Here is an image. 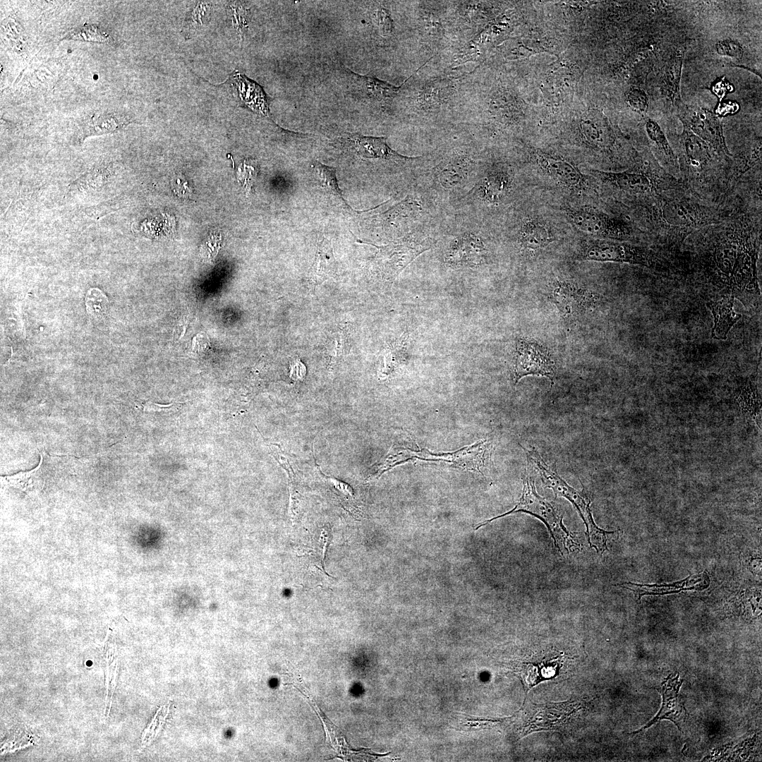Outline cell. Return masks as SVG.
I'll return each mask as SVG.
<instances>
[{
    "mask_svg": "<svg viewBox=\"0 0 762 762\" xmlns=\"http://www.w3.org/2000/svg\"><path fill=\"white\" fill-rule=\"evenodd\" d=\"M579 257L583 260L628 263L648 268L665 267L664 260L649 248L621 241H591L582 247Z\"/></svg>",
    "mask_w": 762,
    "mask_h": 762,
    "instance_id": "cell-6",
    "label": "cell"
},
{
    "mask_svg": "<svg viewBox=\"0 0 762 762\" xmlns=\"http://www.w3.org/2000/svg\"><path fill=\"white\" fill-rule=\"evenodd\" d=\"M85 303L90 315L99 317L105 314L109 303L107 298L100 290L91 289L87 292Z\"/></svg>",
    "mask_w": 762,
    "mask_h": 762,
    "instance_id": "cell-32",
    "label": "cell"
},
{
    "mask_svg": "<svg viewBox=\"0 0 762 762\" xmlns=\"http://www.w3.org/2000/svg\"><path fill=\"white\" fill-rule=\"evenodd\" d=\"M626 99L629 107L640 114H645L648 108V99L641 89L632 88L627 93Z\"/></svg>",
    "mask_w": 762,
    "mask_h": 762,
    "instance_id": "cell-34",
    "label": "cell"
},
{
    "mask_svg": "<svg viewBox=\"0 0 762 762\" xmlns=\"http://www.w3.org/2000/svg\"><path fill=\"white\" fill-rule=\"evenodd\" d=\"M356 86L368 99L389 103L398 94L400 87L394 86L375 78L360 75L350 71Z\"/></svg>",
    "mask_w": 762,
    "mask_h": 762,
    "instance_id": "cell-21",
    "label": "cell"
},
{
    "mask_svg": "<svg viewBox=\"0 0 762 762\" xmlns=\"http://www.w3.org/2000/svg\"><path fill=\"white\" fill-rule=\"evenodd\" d=\"M430 241L414 236H406L384 246L380 250L378 259L382 262L384 272L395 278L418 256L430 248Z\"/></svg>",
    "mask_w": 762,
    "mask_h": 762,
    "instance_id": "cell-10",
    "label": "cell"
},
{
    "mask_svg": "<svg viewBox=\"0 0 762 762\" xmlns=\"http://www.w3.org/2000/svg\"><path fill=\"white\" fill-rule=\"evenodd\" d=\"M682 682V680L679 679V675H677L676 677L671 675L662 682L660 693L663 697V703L660 710L644 727L633 733L650 727L658 721L663 719L671 720L680 731L682 730V726L687 718V712L681 698L679 697V690Z\"/></svg>",
    "mask_w": 762,
    "mask_h": 762,
    "instance_id": "cell-15",
    "label": "cell"
},
{
    "mask_svg": "<svg viewBox=\"0 0 762 762\" xmlns=\"http://www.w3.org/2000/svg\"><path fill=\"white\" fill-rule=\"evenodd\" d=\"M327 479L337 490L346 495L353 496V490L349 485L332 478L327 477Z\"/></svg>",
    "mask_w": 762,
    "mask_h": 762,
    "instance_id": "cell-41",
    "label": "cell"
},
{
    "mask_svg": "<svg viewBox=\"0 0 762 762\" xmlns=\"http://www.w3.org/2000/svg\"><path fill=\"white\" fill-rule=\"evenodd\" d=\"M597 296L577 282L564 279L557 281L552 293V300L564 318L583 313L593 306Z\"/></svg>",
    "mask_w": 762,
    "mask_h": 762,
    "instance_id": "cell-11",
    "label": "cell"
},
{
    "mask_svg": "<svg viewBox=\"0 0 762 762\" xmlns=\"http://www.w3.org/2000/svg\"><path fill=\"white\" fill-rule=\"evenodd\" d=\"M710 585V579L706 572L690 575L686 579L663 584H641L632 582H624L619 586L631 591L637 600L647 595H666L677 593L684 591H702Z\"/></svg>",
    "mask_w": 762,
    "mask_h": 762,
    "instance_id": "cell-17",
    "label": "cell"
},
{
    "mask_svg": "<svg viewBox=\"0 0 762 762\" xmlns=\"http://www.w3.org/2000/svg\"><path fill=\"white\" fill-rule=\"evenodd\" d=\"M734 296L730 295L707 303L706 306L713 316L712 338L725 340L731 328L742 318V315L734 310Z\"/></svg>",
    "mask_w": 762,
    "mask_h": 762,
    "instance_id": "cell-18",
    "label": "cell"
},
{
    "mask_svg": "<svg viewBox=\"0 0 762 762\" xmlns=\"http://www.w3.org/2000/svg\"><path fill=\"white\" fill-rule=\"evenodd\" d=\"M470 167V159L463 155L451 159L442 170L440 179L446 188H452L462 181Z\"/></svg>",
    "mask_w": 762,
    "mask_h": 762,
    "instance_id": "cell-29",
    "label": "cell"
},
{
    "mask_svg": "<svg viewBox=\"0 0 762 762\" xmlns=\"http://www.w3.org/2000/svg\"><path fill=\"white\" fill-rule=\"evenodd\" d=\"M683 62V54L671 58L663 71L662 84L667 97L678 109L683 104L680 96V78Z\"/></svg>",
    "mask_w": 762,
    "mask_h": 762,
    "instance_id": "cell-23",
    "label": "cell"
},
{
    "mask_svg": "<svg viewBox=\"0 0 762 762\" xmlns=\"http://www.w3.org/2000/svg\"><path fill=\"white\" fill-rule=\"evenodd\" d=\"M579 130L583 140L591 147L610 150L616 143V136L608 119L600 111L591 109L581 117Z\"/></svg>",
    "mask_w": 762,
    "mask_h": 762,
    "instance_id": "cell-14",
    "label": "cell"
},
{
    "mask_svg": "<svg viewBox=\"0 0 762 762\" xmlns=\"http://www.w3.org/2000/svg\"><path fill=\"white\" fill-rule=\"evenodd\" d=\"M43 460V456L40 454V461L34 469L12 476H1V478L5 485L25 493L40 490L44 483Z\"/></svg>",
    "mask_w": 762,
    "mask_h": 762,
    "instance_id": "cell-24",
    "label": "cell"
},
{
    "mask_svg": "<svg viewBox=\"0 0 762 762\" xmlns=\"http://www.w3.org/2000/svg\"><path fill=\"white\" fill-rule=\"evenodd\" d=\"M580 708L579 703L572 701L535 705L524 725V734L535 731L556 730Z\"/></svg>",
    "mask_w": 762,
    "mask_h": 762,
    "instance_id": "cell-13",
    "label": "cell"
},
{
    "mask_svg": "<svg viewBox=\"0 0 762 762\" xmlns=\"http://www.w3.org/2000/svg\"><path fill=\"white\" fill-rule=\"evenodd\" d=\"M524 449L526 451L528 464L538 471L543 485L551 489L555 497L566 498L576 507L586 526V534L590 547L594 548L600 555L607 550V541L617 538L619 531H606L598 527L593 518L590 497L584 490L579 491L569 485L554 468L546 464L536 449Z\"/></svg>",
    "mask_w": 762,
    "mask_h": 762,
    "instance_id": "cell-3",
    "label": "cell"
},
{
    "mask_svg": "<svg viewBox=\"0 0 762 762\" xmlns=\"http://www.w3.org/2000/svg\"><path fill=\"white\" fill-rule=\"evenodd\" d=\"M375 18L382 35H388L392 32V20L385 8H379L375 11Z\"/></svg>",
    "mask_w": 762,
    "mask_h": 762,
    "instance_id": "cell-37",
    "label": "cell"
},
{
    "mask_svg": "<svg viewBox=\"0 0 762 762\" xmlns=\"http://www.w3.org/2000/svg\"><path fill=\"white\" fill-rule=\"evenodd\" d=\"M342 140L349 149L361 158L382 159L398 162H405L417 158L398 154L390 148L384 137L365 136L351 133L347 134Z\"/></svg>",
    "mask_w": 762,
    "mask_h": 762,
    "instance_id": "cell-16",
    "label": "cell"
},
{
    "mask_svg": "<svg viewBox=\"0 0 762 762\" xmlns=\"http://www.w3.org/2000/svg\"><path fill=\"white\" fill-rule=\"evenodd\" d=\"M535 157L543 172L562 186L576 191L587 188V179L572 162L543 152H537Z\"/></svg>",
    "mask_w": 762,
    "mask_h": 762,
    "instance_id": "cell-12",
    "label": "cell"
},
{
    "mask_svg": "<svg viewBox=\"0 0 762 762\" xmlns=\"http://www.w3.org/2000/svg\"><path fill=\"white\" fill-rule=\"evenodd\" d=\"M493 445L492 441L484 439L454 452L432 454L423 449L413 451L402 447H392L385 458L375 466L382 475L394 466L412 459L434 461H445L471 471L483 473L490 460Z\"/></svg>",
    "mask_w": 762,
    "mask_h": 762,
    "instance_id": "cell-5",
    "label": "cell"
},
{
    "mask_svg": "<svg viewBox=\"0 0 762 762\" xmlns=\"http://www.w3.org/2000/svg\"><path fill=\"white\" fill-rule=\"evenodd\" d=\"M647 135L667 166L678 167L677 155L660 125L651 119L646 121Z\"/></svg>",
    "mask_w": 762,
    "mask_h": 762,
    "instance_id": "cell-26",
    "label": "cell"
},
{
    "mask_svg": "<svg viewBox=\"0 0 762 762\" xmlns=\"http://www.w3.org/2000/svg\"><path fill=\"white\" fill-rule=\"evenodd\" d=\"M172 188L174 192L181 197H188L192 192L188 183L181 175H176L173 178Z\"/></svg>",
    "mask_w": 762,
    "mask_h": 762,
    "instance_id": "cell-39",
    "label": "cell"
},
{
    "mask_svg": "<svg viewBox=\"0 0 762 762\" xmlns=\"http://www.w3.org/2000/svg\"><path fill=\"white\" fill-rule=\"evenodd\" d=\"M565 212L578 229L600 239L626 241L634 235V229L629 222L596 208L569 207Z\"/></svg>",
    "mask_w": 762,
    "mask_h": 762,
    "instance_id": "cell-7",
    "label": "cell"
},
{
    "mask_svg": "<svg viewBox=\"0 0 762 762\" xmlns=\"http://www.w3.org/2000/svg\"><path fill=\"white\" fill-rule=\"evenodd\" d=\"M129 123L126 118L116 114L101 115L86 122L83 128V140L91 135L115 132Z\"/></svg>",
    "mask_w": 762,
    "mask_h": 762,
    "instance_id": "cell-27",
    "label": "cell"
},
{
    "mask_svg": "<svg viewBox=\"0 0 762 762\" xmlns=\"http://www.w3.org/2000/svg\"><path fill=\"white\" fill-rule=\"evenodd\" d=\"M511 183V177L507 172H492L482 181L480 197L490 202H497L508 193Z\"/></svg>",
    "mask_w": 762,
    "mask_h": 762,
    "instance_id": "cell-25",
    "label": "cell"
},
{
    "mask_svg": "<svg viewBox=\"0 0 762 762\" xmlns=\"http://www.w3.org/2000/svg\"><path fill=\"white\" fill-rule=\"evenodd\" d=\"M232 12L233 22L238 30H241L246 24V12L241 6L231 4L230 6Z\"/></svg>",
    "mask_w": 762,
    "mask_h": 762,
    "instance_id": "cell-40",
    "label": "cell"
},
{
    "mask_svg": "<svg viewBox=\"0 0 762 762\" xmlns=\"http://www.w3.org/2000/svg\"><path fill=\"white\" fill-rule=\"evenodd\" d=\"M555 365L546 346L541 343L525 337L516 343L512 377L516 384L528 375L544 376L553 382Z\"/></svg>",
    "mask_w": 762,
    "mask_h": 762,
    "instance_id": "cell-9",
    "label": "cell"
},
{
    "mask_svg": "<svg viewBox=\"0 0 762 762\" xmlns=\"http://www.w3.org/2000/svg\"><path fill=\"white\" fill-rule=\"evenodd\" d=\"M210 6V4H206V2H199L197 4L187 20L189 30L190 28L195 30L198 26L203 23L202 18L205 16V13L209 11Z\"/></svg>",
    "mask_w": 762,
    "mask_h": 762,
    "instance_id": "cell-36",
    "label": "cell"
},
{
    "mask_svg": "<svg viewBox=\"0 0 762 762\" xmlns=\"http://www.w3.org/2000/svg\"><path fill=\"white\" fill-rule=\"evenodd\" d=\"M517 512L529 514L541 520L548 528L555 548L562 555L569 554L579 549L574 537L563 524V516L560 510L552 502L537 493L534 480L528 475H525L524 478L521 495L515 507L501 515L477 524L475 530L496 519Z\"/></svg>",
    "mask_w": 762,
    "mask_h": 762,
    "instance_id": "cell-4",
    "label": "cell"
},
{
    "mask_svg": "<svg viewBox=\"0 0 762 762\" xmlns=\"http://www.w3.org/2000/svg\"><path fill=\"white\" fill-rule=\"evenodd\" d=\"M270 448L274 459L286 471L288 474L289 479L293 481L296 477V474L294 473L293 466L289 461V459L287 457V455L284 454V452L281 451L280 448L277 445H272L270 446Z\"/></svg>",
    "mask_w": 762,
    "mask_h": 762,
    "instance_id": "cell-38",
    "label": "cell"
},
{
    "mask_svg": "<svg viewBox=\"0 0 762 762\" xmlns=\"http://www.w3.org/2000/svg\"><path fill=\"white\" fill-rule=\"evenodd\" d=\"M594 173L603 183L635 196L639 202L668 190L686 188L679 179L666 171L651 151L645 152L629 169L595 170Z\"/></svg>",
    "mask_w": 762,
    "mask_h": 762,
    "instance_id": "cell-2",
    "label": "cell"
},
{
    "mask_svg": "<svg viewBox=\"0 0 762 762\" xmlns=\"http://www.w3.org/2000/svg\"><path fill=\"white\" fill-rule=\"evenodd\" d=\"M333 266L334 257L330 242L322 238L318 246L314 274L319 277L325 276L332 271Z\"/></svg>",
    "mask_w": 762,
    "mask_h": 762,
    "instance_id": "cell-31",
    "label": "cell"
},
{
    "mask_svg": "<svg viewBox=\"0 0 762 762\" xmlns=\"http://www.w3.org/2000/svg\"><path fill=\"white\" fill-rule=\"evenodd\" d=\"M485 251L484 245L478 237L466 235L454 243L446 261L452 265L479 263Z\"/></svg>",
    "mask_w": 762,
    "mask_h": 762,
    "instance_id": "cell-19",
    "label": "cell"
},
{
    "mask_svg": "<svg viewBox=\"0 0 762 762\" xmlns=\"http://www.w3.org/2000/svg\"><path fill=\"white\" fill-rule=\"evenodd\" d=\"M313 167L316 171L320 180L321 186L328 192L337 197L340 201L349 206L342 196L336 176V169L315 161Z\"/></svg>",
    "mask_w": 762,
    "mask_h": 762,
    "instance_id": "cell-30",
    "label": "cell"
},
{
    "mask_svg": "<svg viewBox=\"0 0 762 762\" xmlns=\"http://www.w3.org/2000/svg\"><path fill=\"white\" fill-rule=\"evenodd\" d=\"M677 116L683 126L704 140L720 159L732 164L733 156L727 147L718 116L698 106L684 104L677 109Z\"/></svg>",
    "mask_w": 762,
    "mask_h": 762,
    "instance_id": "cell-8",
    "label": "cell"
},
{
    "mask_svg": "<svg viewBox=\"0 0 762 762\" xmlns=\"http://www.w3.org/2000/svg\"><path fill=\"white\" fill-rule=\"evenodd\" d=\"M521 245L527 250L536 251L547 246L554 239L549 225L536 219L525 221L519 230Z\"/></svg>",
    "mask_w": 762,
    "mask_h": 762,
    "instance_id": "cell-20",
    "label": "cell"
},
{
    "mask_svg": "<svg viewBox=\"0 0 762 762\" xmlns=\"http://www.w3.org/2000/svg\"><path fill=\"white\" fill-rule=\"evenodd\" d=\"M66 38L93 42H107L109 36L105 32L95 26H85L71 32Z\"/></svg>",
    "mask_w": 762,
    "mask_h": 762,
    "instance_id": "cell-33",
    "label": "cell"
},
{
    "mask_svg": "<svg viewBox=\"0 0 762 762\" xmlns=\"http://www.w3.org/2000/svg\"><path fill=\"white\" fill-rule=\"evenodd\" d=\"M557 663L555 661L525 663L521 666V677L527 690L543 680L555 677Z\"/></svg>",
    "mask_w": 762,
    "mask_h": 762,
    "instance_id": "cell-28",
    "label": "cell"
},
{
    "mask_svg": "<svg viewBox=\"0 0 762 762\" xmlns=\"http://www.w3.org/2000/svg\"><path fill=\"white\" fill-rule=\"evenodd\" d=\"M645 230L661 243L679 244L696 231L720 223L733 212L711 204L687 188L671 190L639 202Z\"/></svg>",
    "mask_w": 762,
    "mask_h": 762,
    "instance_id": "cell-1",
    "label": "cell"
},
{
    "mask_svg": "<svg viewBox=\"0 0 762 762\" xmlns=\"http://www.w3.org/2000/svg\"><path fill=\"white\" fill-rule=\"evenodd\" d=\"M111 164H96L73 182L70 190L86 193L102 190L111 183Z\"/></svg>",
    "mask_w": 762,
    "mask_h": 762,
    "instance_id": "cell-22",
    "label": "cell"
},
{
    "mask_svg": "<svg viewBox=\"0 0 762 762\" xmlns=\"http://www.w3.org/2000/svg\"><path fill=\"white\" fill-rule=\"evenodd\" d=\"M715 49L718 54L734 59H740L743 55L742 45L735 40L725 39L718 42Z\"/></svg>",
    "mask_w": 762,
    "mask_h": 762,
    "instance_id": "cell-35",
    "label": "cell"
}]
</instances>
